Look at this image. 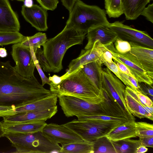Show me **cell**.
I'll list each match as a JSON object with an SVG mask.
<instances>
[{"label": "cell", "mask_w": 153, "mask_h": 153, "mask_svg": "<svg viewBox=\"0 0 153 153\" xmlns=\"http://www.w3.org/2000/svg\"><path fill=\"white\" fill-rule=\"evenodd\" d=\"M140 15L144 16L148 21L153 23V4H149L142 10Z\"/></svg>", "instance_id": "ab89813d"}, {"label": "cell", "mask_w": 153, "mask_h": 153, "mask_svg": "<svg viewBox=\"0 0 153 153\" xmlns=\"http://www.w3.org/2000/svg\"><path fill=\"white\" fill-rule=\"evenodd\" d=\"M6 137L16 149L14 153H59L61 146L53 143L46 138L42 131L32 133H5Z\"/></svg>", "instance_id": "5b68a950"}, {"label": "cell", "mask_w": 153, "mask_h": 153, "mask_svg": "<svg viewBox=\"0 0 153 153\" xmlns=\"http://www.w3.org/2000/svg\"><path fill=\"white\" fill-rule=\"evenodd\" d=\"M15 106H0V117H7L15 115Z\"/></svg>", "instance_id": "f35d334b"}, {"label": "cell", "mask_w": 153, "mask_h": 153, "mask_svg": "<svg viewBox=\"0 0 153 153\" xmlns=\"http://www.w3.org/2000/svg\"><path fill=\"white\" fill-rule=\"evenodd\" d=\"M113 61L118 68L123 73L129 75L134 78L128 68L123 63L117 61L114 59H112Z\"/></svg>", "instance_id": "60d3db41"}, {"label": "cell", "mask_w": 153, "mask_h": 153, "mask_svg": "<svg viewBox=\"0 0 153 153\" xmlns=\"http://www.w3.org/2000/svg\"><path fill=\"white\" fill-rule=\"evenodd\" d=\"M105 12L109 17L117 18L123 14L121 0H104Z\"/></svg>", "instance_id": "f1b7e54d"}, {"label": "cell", "mask_w": 153, "mask_h": 153, "mask_svg": "<svg viewBox=\"0 0 153 153\" xmlns=\"http://www.w3.org/2000/svg\"><path fill=\"white\" fill-rule=\"evenodd\" d=\"M102 57L105 62H107L111 63L113 61L112 56L111 53L107 49L103 53Z\"/></svg>", "instance_id": "ee69618b"}, {"label": "cell", "mask_w": 153, "mask_h": 153, "mask_svg": "<svg viewBox=\"0 0 153 153\" xmlns=\"http://www.w3.org/2000/svg\"><path fill=\"white\" fill-rule=\"evenodd\" d=\"M79 120H100L120 121L125 122L128 120L126 118H117L105 115H91L87 116H79L77 117Z\"/></svg>", "instance_id": "d6a6232c"}, {"label": "cell", "mask_w": 153, "mask_h": 153, "mask_svg": "<svg viewBox=\"0 0 153 153\" xmlns=\"http://www.w3.org/2000/svg\"><path fill=\"white\" fill-rule=\"evenodd\" d=\"M86 34L65 25L57 35L47 39L43 46V51L52 72L58 73L62 70V59L67 50L73 45L82 44Z\"/></svg>", "instance_id": "3957f363"}, {"label": "cell", "mask_w": 153, "mask_h": 153, "mask_svg": "<svg viewBox=\"0 0 153 153\" xmlns=\"http://www.w3.org/2000/svg\"><path fill=\"white\" fill-rule=\"evenodd\" d=\"M125 100L127 109L133 116L153 121V107H149L143 105L136 98L134 90L128 86L125 88Z\"/></svg>", "instance_id": "e0dca14e"}, {"label": "cell", "mask_w": 153, "mask_h": 153, "mask_svg": "<svg viewBox=\"0 0 153 153\" xmlns=\"http://www.w3.org/2000/svg\"><path fill=\"white\" fill-rule=\"evenodd\" d=\"M112 142L116 153H135L137 148L141 145L139 140L130 138Z\"/></svg>", "instance_id": "484cf974"}, {"label": "cell", "mask_w": 153, "mask_h": 153, "mask_svg": "<svg viewBox=\"0 0 153 153\" xmlns=\"http://www.w3.org/2000/svg\"><path fill=\"white\" fill-rule=\"evenodd\" d=\"M134 90L135 96L140 103L147 107H153L152 100L149 97L143 94L137 90Z\"/></svg>", "instance_id": "d590c367"}, {"label": "cell", "mask_w": 153, "mask_h": 153, "mask_svg": "<svg viewBox=\"0 0 153 153\" xmlns=\"http://www.w3.org/2000/svg\"><path fill=\"white\" fill-rule=\"evenodd\" d=\"M114 43L116 50L120 53H125L131 50V45L127 41L117 38Z\"/></svg>", "instance_id": "836d02e7"}, {"label": "cell", "mask_w": 153, "mask_h": 153, "mask_svg": "<svg viewBox=\"0 0 153 153\" xmlns=\"http://www.w3.org/2000/svg\"><path fill=\"white\" fill-rule=\"evenodd\" d=\"M106 50L105 45L99 40L96 41L91 48L82 49L79 56L71 61L62 76L68 75L83 65L97 60Z\"/></svg>", "instance_id": "4fadbf2b"}, {"label": "cell", "mask_w": 153, "mask_h": 153, "mask_svg": "<svg viewBox=\"0 0 153 153\" xmlns=\"http://www.w3.org/2000/svg\"><path fill=\"white\" fill-rule=\"evenodd\" d=\"M16 0L20 1H24V0Z\"/></svg>", "instance_id": "681fc988"}, {"label": "cell", "mask_w": 153, "mask_h": 153, "mask_svg": "<svg viewBox=\"0 0 153 153\" xmlns=\"http://www.w3.org/2000/svg\"><path fill=\"white\" fill-rule=\"evenodd\" d=\"M32 49L33 59L35 64V67L36 68L41 79L42 81V85L43 86L46 84L49 85L51 81L50 80L49 78L45 76L44 73L43 72L41 68L35 57L33 49L32 48Z\"/></svg>", "instance_id": "74e56055"}, {"label": "cell", "mask_w": 153, "mask_h": 153, "mask_svg": "<svg viewBox=\"0 0 153 153\" xmlns=\"http://www.w3.org/2000/svg\"><path fill=\"white\" fill-rule=\"evenodd\" d=\"M7 55V50L4 48H0V57L2 58L6 57Z\"/></svg>", "instance_id": "bcb514c9"}, {"label": "cell", "mask_w": 153, "mask_h": 153, "mask_svg": "<svg viewBox=\"0 0 153 153\" xmlns=\"http://www.w3.org/2000/svg\"><path fill=\"white\" fill-rule=\"evenodd\" d=\"M139 86V91L143 94L148 96L153 100V85L144 82H138Z\"/></svg>", "instance_id": "e575fe53"}, {"label": "cell", "mask_w": 153, "mask_h": 153, "mask_svg": "<svg viewBox=\"0 0 153 153\" xmlns=\"http://www.w3.org/2000/svg\"><path fill=\"white\" fill-rule=\"evenodd\" d=\"M93 153H116L112 141L105 136L93 142Z\"/></svg>", "instance_id": "83f0119b"}, {"label": "cell", "mask_w": 153, "mask_h": 153, "mask_svg": "<svg viewBox=\"0 0 153 153\" xmlns=\"http://www.w3.org/2000/svg\"><path fill=\"white\" fill-rule=\"evenodd\" d=\"M151 0H121L123 14L126 19L134 20L137 19Z\"/></svg>", "instance_id": "603a6c76"}, {"label": "cell", "mask_w": 153, "mask_h": 153, "mask_svg": "<svg viewBox=\"0 0 153 153\" xmlns=\"http://www.w3.org/2000/svg\"><path fill=\"white\" fill-rule=\"evenodd\" d=\"M104 62L102 56L97 60L80 67L85 75L101 92H102V65Z\"/></svg>", "instance_id": "ffe728a7"}, {"label": "cell", "mask_w": 153, "mask_h": 153, "mask_svg": "<svg viewBox=\"0 0 153 153\" xmlns=\"http://www.w3.org/2000/svg\"><path fill=\"white\" fill-rule=\"evenodd\" d=\"M129 42L131 47L129 52L137 59L145 71L153 74V49L134 42Z\"/></svg>", "instance_id": "d6986e66"}, {"label": "cell", "mask_w": 153, "mask_h": 153, "mask_svg": "<svg viewBox=\"0 0 153 153\" xmlns=\"http://www.w3.org/2000/svg\"><path fill=\"white\" fill-rule=\"evenodd\" d=\"M54 94L34 76L25 78L9 61H0V106L18 107Z\"/></svg>", "instance_id": "6da1fadb"}, {"label": "cell", "mask_w": 153, "mask_h": 153, "mask_svg": "<svg viewBox=\"0 0 153 153\" xmlns=\"http://www.w3.org/2000/svg\"><path fill=\"white\" fill-rule=\"evenodd\" d=\"M47 124L44 121L12 124L3 123L5 133L11 132L22 133H32L42 131Z\"/></svg>", "instance_id": "7402d4cb"}, {"label": "cell", "mask_w": 153, "mask_h": 153, "mask_svg": "<svg viewBox=\"0 0 153 153\" xmlns=\"http://www.w3.org/2000/svg\"><path fill=\"white\" fill-rule=\"evenodd\" d=\"M136 137L139 138L153 137V125L146 122H135Z\"/></svg>", "instance_id": "4dcf8cb0"}, {"label": "cell", "mask_w": 153, "mask_h": 153, "mask_svg": "<svg viewBox=\"0 0 153 153\" xmlns=\"http://www.w3.org/2000/svg\"><path fill=\"white\" fill-rule=\"evenodd\" d=\"M57 107L48 109L22 112L3 117V123L12 124L22 123L44 121L50 119L57 112Z\"/></svg>", "instance_id": "5bb4252c"}, {"label": "cell", "mask_w": 153, "mask_h": 153, "mask_svg": "<svg viewBox=\"0 0 153 153\" xmlns=\"http://www.w3.org/2000/svg\"><path fill=\"white\" fill-rule=\"evenodd\" d=\"M25 36L19 32L0 31V45L19 43Z\"/></svg>", "instance_id": "f546056e"}, {"label": "cell", "mask_w": 153, "mask_h": 153, "mask_svg": "<svg viewBox=\"0 0 153 153\" xmlns=\"http://www.w3.org/2000/svg\"><path fill=\"white\" fill-rule=\"evenodd\" d=\"M24 5L28 7H30L33 5V0H24Z\"/></svg>", "instance_id": "7dc6e473"}, {"label": "cell", "mask_w": 153, "mask_h": 153, "mask_svg": "<svg viewBox=\"0 0 153 153\" xmlns=\"http://www.w3.org/2000/svg\"><path fill=\"white\" fill-rule=\"evenodd\" d=\"M148 150L147 147L143 145H140L135 150V153H143L146 152Z\"/></svg>", "instance_id": "f6af8a7d"}, {"label": "cell", "mask_w": 153, "mask_h": 153, "mask_svg": "<svg viewBox=\"0 0 153 153\" xmlns=\"http://www.w3.org/2000/svg\"><path fill=\"white\" fill-rule=\"evenodd\" d=\"M11 54L16 65L13 67L17 72L23 77L30 79L34 76L35 67L32 49L25 48L18 43L12 47Z\"/></svg>", "instance_id": "30bf717a"}, {"label": "cell", "mask_w": 153, "mask_h": 153, "mask_svg": "<svg viewBox=\"0 0 153 153\" xmlns=\"http://www.w3.org/2000/svg\"><path fill=\"white\" fill-rule=\"evenodd\" d=\"M102 91L103 98L100 103L108 116L117 118H126L127 119L124 111L119 104L104 90H102Z\"/></svg>", "instance_id": "cb8c5ba5"}, {"label": "cell", "mask_w": 153, "mask_h": 153, "mask_svg": "<svg viewBox=\"0 0 153 153\" xmlns=\"http://www.w3.org/2000/svg\"><path fill=\"white\" fill-rule=\"evenodd\" d=\"M108 26L116 33L118 38L153 48V39L146 31L134 29L119 21L110 23Z\"/></svg>", "instance_id": "8fae6325"}, {"label": "cell", "mask_w": 153, "mask_h": 153, "mask_svg": "<svg viewBox=\"0 0 153 153\" xmlns=\"http://www.w3.org/2000/svg\"><path fill=\"white\" fill-rule=\"evenodd\" d=\"M86 36L88 42L85 49L91 48L96 41L98 40L103 45H105L114 43L118 37L108 25H100L93 26L88 30Z\"/></svg>", "instance_id": "2e32d148"}, {"label": "cell", "mask_w": 153, "mask_h": 153, "mask_svg": "<svg viewBox=\"0 0 153 153\" xmlns=\"http://www.w3.org/2000/svg\"><path fill=\"white\" fill-rule=\"evenodd\" d=\"M20 24L8 0H0V31L19 32Z\"/></svg>", "instance_id": "ac0fdd59"}, {"label": "cell", "mask_w": 153, "mask_h": 153, "mask_svg": "<svg viewBox=\"0 0 153 153\" xmlns=\"http://www.w3.org/2000/svg\"><path fill=\"white\" fill-rule=\"evenodd\" d=\"M102 89L119 105L128 120L135 118L127 109L125 100L126 86L123 83L107 68L102 71Z\"/></svg>", "instance_id": "ba28073f"}, {"label": "cell", "mask_w": 153, "mask_h": 153, "mask_svg": "<svg viewBox=\"0 0 153 153\" xmlns=\"http://www.w3.org/2000/svg\"><path fill=\"white\" fill-rule=\"evenodd\" d=\"M105 45L107 49L111 53L112 59H116L126 66L138 82H144L153 85V74L145 71L134 56L129 52L123 54L118 52L113 43Z\"/></svg>", "instance_id": "9c48e42d"}, {"label": "cell", "mask_w": 153, "mask_h": 153, "mask_svg": "<svg viewBox=\"0 0 153 153\" xmlns=\"http://www.w3.org/2000/svg\"><path fill=\"white\" fill-rule=\"evenodd\" d=\"M5 131L3 123L0 122V138L4 136Z\"/></svg>", "instance_id": "c3c4849f"}, {"label": "cell", "mask_w": 153, "mask_h": 153, "mask_svg": "<svg viewBox=\"0 0 153 153\" xmlns=\"http://www.w3.org/2000/svg\"><path fill=\"white\" fill-rule=\"evenodd\" d=\"M41 6L47 10H53L57 7L58 0H36Z\"/></svg>", "instance_id": "8d00e7d4"}, {"label": "cell", "mask_w": 153, "mask_h": 153, "mask_svg": "<svg viewBox=\"0 0 153 153\" xmlns=\"http://www.w3.org/2000/svg\"><path fill=\"white\" fill-rule=\"evenodd\" d=\"M124 123L100 120L74 119L63 125L76 133L84 141L93 143L97 139L105 136L114 128Z\"/></svg>", "instance_id": "8992f818"}, {"label": "cell", "mask_w": 153, "mask_h": 153, "mask_svg": "<svg viewBox=\"0 0 153 153\" xmlns=\"http://www.w3.org/2000/svg\"><path fill=\"white\" fill-rule=\"evenodd\" d=\"M57 95L59 104L67 117L91 115L108 116L100 103H93L71 96L62 94Z\"/></svg>", "instance_id": "52a82bcc"}, {"label": "cell", "mask_w": 153, "mask_h": 153, "mask_svg": "<svg viewBox=\"0 0 153 153\" xmlns=\"http://www.w3.org/2000/svg\"><path fill=\"white\" fill-rule=\"evenodd\" d=\"M43 135L53 144L62 145L84 141L76 133L63 124H47L42 131Z\"/></svg>", "instance_id": "7c38bea8"}, {"label": "cell", "mask_w": 153, "mask_h": 153, "mask_svg": "<svg viewBox=\"0 0 153 153\" xmlns=\"http://www.w3.org/2000/svg\"><path fill=\"white\" fill-rule=\"evenodd\" d=\"M105 10L96 5L86 4L80 0H76L69 13L66 25L87 33L93 26L108 25Z\"/></svg>", "instance_id": "277c9868"}, {"label": "cell", "mask_w": 153, "mask_h": 153, "mask_svg": "<svg viewBox=\"0 0 153 153\" xmlns=\"http://www.w3.org/2000/svg\"><path fill=\"white\" fill-rule=\"evenodd\" d=\"M47 11L37 4H33L30 7L23 5L22 6L21 13L25 19L37 30L46 31L48 29Z\"/></svg>", "instance_id": "9a60e30c"}, {"label": "cell", "mask_w": 153, "mask_h": 153, "mask_svg": "<svg viewBox=\"0 0 153 153\" xmlns=\"http://www.w3.org/2000/svg\"><path fill=\"white\" fill-rule=\"evenodd\" d=\"M141 145L146 147H153V137L139 138Z\"/></svg>", "instance_id": "b9f144b4"}, {"label": "cell", "mask_w": 153, "mask_h": 153, "mask_svg": "<svg viewBox=\"0 0 153 153\" xmlns=\"http://www.w3.org/2000/svg\"><path fill=\"white\" fill-rule=\"evenodd\" d=\"M56 85H50L54 94L71 96L88 102L99 104L103 100L102 91L97 88L82 71L80 67L65 76Z\"/></svg>", "instance_id": "7a4b0ae2"}, {"label": "cell", "mask_w": 153, "mask_h": 153, "mask_svg": "<svg viewBox=\"0 0 153 153\" xmlns=\"http://www.w3.org/2000/svg\"><path fill=\"white\" fill-rule=\"evenodd\" d=\"M35 57L41 68L44 71L51 72L52 69L50 64L46 58L43 50L40 46L34 52Z\"/></svg>", "instance_id": "1f68e13d"}, {"label": "cell", "mask_w": 153, "mask_h": 153, "mask_svg": "<svg viewBox=\"0 0 153 153\" xmlns=\"http://www.w3.org/2000/svg\"><path fill=\"white\" fill-rule=\"evenodd\" d=\"M59 153H93V144L83 141L62 145Z\"/></svg>", "instance_id": "d4e9b609"}, {"label": "cell", "mask_w": 153, "mask_h": 153, "mask_svg": "<svg viewBox=\"0 0 153 153\" xmlns=\"http://www.w3.org/2000/svg\"><path fill=\"white\" fill-rule=\"evenodd\" d=\"M48 78L51 81L49 85H58L60 83L62 80L61 76L60 77L55 74L52 76H49Z\"/></svg>", "instance_id": "7bdbcfd3"}, {"label": "cell", "mask_w": 153, "mask_h": 153, "mask_svg": "<svg viewBox=\"0 0 153 153\" xmlns=\"http://www.w3.org/2000/svg\"><path fill=\"white\" fill-rule=\"evenodd\" d=\"M135 122L134 120H128L114 128L105 136L113 141L136 137Z\"/></svg>", "instance_id": "44dd1931"}, {"label": "cell", "mask_w": 153, "mask_h": 153, "mask_svg": "<svg viewBox=\"0 0 153 153\" xmlns=\"http://www.w3.org/2000/svg\"><path fill=\"white\" fill-rule=\"evenodd\" d=\"M47 39L45 33L38 32L32 36H25L23 40L19 43L25 48L29 49L32 48L34 53L39 47L43 46Z\"/></svg>", "instance_id": "4316f807"}]
</instances>
